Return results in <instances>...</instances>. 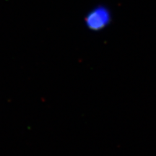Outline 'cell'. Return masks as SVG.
Masks as SVG:
<instances>
[{"label":"cell","instance_id":"cell-1","mask_svg":"<svg viewBox=\"0 0 156 156\" xmlns=\"http://www.w3.org/2000/svg\"><path fill=\"white\" fill-rule=\"evenodd\" d=\"M111 15L104 7H98L86 15L85 23L87 28L92 30H100L110 23Z\"/></svg>","mask_w":156,"mask_h":156}]
</instances>
